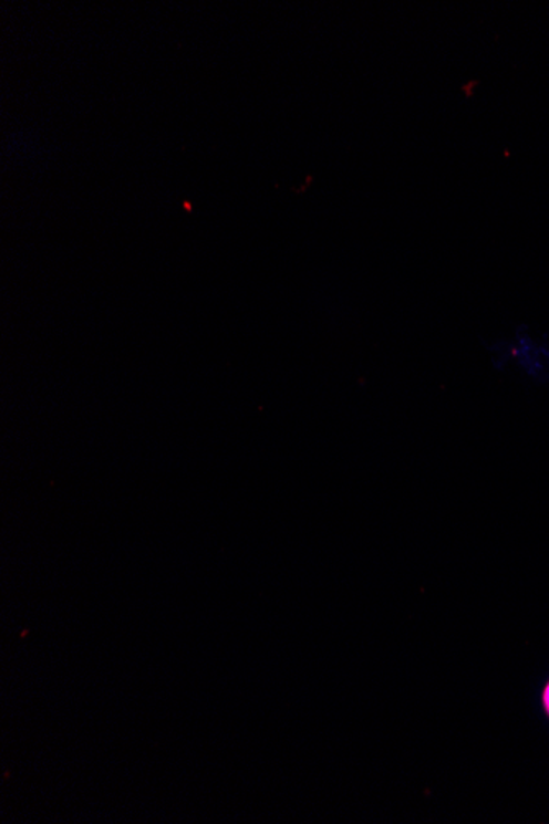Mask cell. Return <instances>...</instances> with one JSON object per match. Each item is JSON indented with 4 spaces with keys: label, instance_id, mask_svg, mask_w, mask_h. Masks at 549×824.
<instances>
[{
    "label": "cell",
    "instance_id": "1",
    "mask_svg": "<svg viewBox=\"0 0 549 824\" xmlns=\"http://www.w3.org/2000/svg\"><path fill=\"white\" fill-rule=\"evenodd\" d=\"M543 702L545 709H547V712L549 715V684L547 685V688H545Z\"/></svg>",
    "mask_w": 549,
    "mask_h": 824
}]
</instances>
